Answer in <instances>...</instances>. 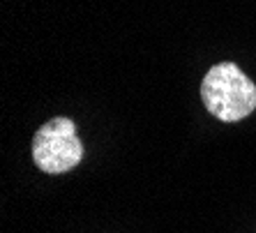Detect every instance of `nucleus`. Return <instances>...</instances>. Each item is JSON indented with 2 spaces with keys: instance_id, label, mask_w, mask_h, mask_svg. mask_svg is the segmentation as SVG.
<instances>
[{
  "instance_id": "1",
  "label": "nucleus",
  "mask_w": 256,
  "mask_h": 233,
  "mask_svg": "<svg viewBox=\"0 0 256 233\" xmlns=\"http://www.w3.org/2000/svg\"><path fill=\"white\" fill-rule=\"evenodd\" d=\"M203 104L214 118L238 122L256 108V86L236 62H217L201 84Z\"/></svg>"
},
{
  "instance_id": "2",
  "label": "nucleus",
  "mask_w": 256,
  "mask_h": 233,
  "mask_svg": "<svg viewBox=\"0 0 256 233\" xmlns=\"http://www.w3.org/2000/svg\"><path fill=\"white\" fill-rule=\"evenodd\" d=\"M84 157V144L70 118H51L32 138V160L44 174H65Z\"/></svg>"
}]
</instances>
